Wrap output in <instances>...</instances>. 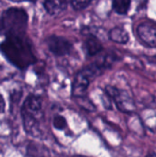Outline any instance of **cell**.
I'll return each mask as SVG.
<instances>
[{"label": "cell", "instance_id": "6da1fadb", "mask_svg": "<svg viewBox=\"0 0 156 157\" xmlns=\"http://www.w3.org/2000/svg\"><path fill=\"white\" fill-rule=\"evenodd\" d=\"M0 52L13 66L24 70L37 62L31 41L27 33L5 36L0 43Z\"/></svg>", "mask_w": 156, "mask_h": 157}, {"label": "cell", "instance_id": "7a4b0ae2", "mask_svg": "<svg viewBox=\"0 0 156 157\" xmlns=\"http://www.w3.org/2000/svg\"><path fill=\"white\" fill-rule=\"evenodd\" d=\"M21 118L24 130L29 135L42 138L45 134V114L40 96L30 94L26 98L21 107Z\"/></svg>", "mask_w": 156, "mask_h": 157}, {"label": "cell", "instance_id": "3957f363", "mask_svg": "<svg viewBox=\"0 0 156 157\" xmlns=\"http://www.w3.org/2000/svg\"><path fill=\"white\" fill-rule=\"evenodd\" d=\"M114 61L115 57L106 55L76 73L72 85L73 97L75 98H83L90 84L105 70L110 68Z\"/></svg>", "mask_w": 156, "mask_h": 157}, {"label": "cell", "instance_id": "277c9868", "mask_svg": "<svg viewBox=\"0 0 156 157\" xmlns=\"http://www.w3.org/2000/svg\"><path fill=\"white\" fill-rule=\"evenodd\" d=\"M28 14L18 7H11L5 10L0 17V35L27 33Z\"/></svg>", "mask_w": 156, "mask_h": 157}, {"label": "cell", "instance_id": "5b68a950", "mask_svg": "<svg viewBox=\"0 0 156 157\" xmlns=\"http://www.w3.org/2000/svg\"><path fill=\"white\" fill-rule=\"evenodd\" d=\"M105 92L113 100L120 111L129 114L133 112L135 109L134 102L126 91L119 89L113 86H107Z\"/></svg>", "mask_w": 156, "mask_h": 157}, {"label": "cell", "instance_id": "8992f818", "mask_svg": "<svg viewBox=\"0 0 156 157\" xmlns=\"http://www.w3.org/2000/svg\"><path fill=\"white\" fill-rule=\"evenodd\" d=\"M49 51L55 56H64L71 52L73 46L71 42L61 36L51 35L45 40Z\"/></svg>", "mask_w": 156, "mask_h": 157}, {"label": "cell", "instance_id": "52a82bcc", "mask_svg": "<svg viewBox=\"0 0 156 157\" xmlns=\"http://www.w3.org/2000/svg\"><path fill=\"white\" fill-rule=\"evenodd\" d=\"M137 34L142 40L148 47H156V22L144 21L137 28Z\"/></svg>", "mask_w": 156, "mask_h": 157}, {"label": "cell", "instance_id": "ba28073f", "mask_svg": "<svg viewBox=\"0 0 156 157\" xmlns=\"http://www.w3.org/2000/svg\"><path fill=\"white\" fill-rule=\"evenodd\" d=\"M67 0H43V6L48 14L56 16L63 12L67 7Z\"/></svg>", "mask_w": 156, "mask_h": 157}, {"label": "cell", "instance_id": "9c48e42d", "mask_svg": "<svg viewBox=\"0 0 156 157\" xmlns=\"http://www.w3.org/2000/svg\"><path fill=\"white\" fill-rule=\"evenodd\" d=\"M101 42L94 36H88L85 41V50L89 56H94L102 51Z\"/></svg>", "mask_w": 156, "mask_h": 157}, {"label": "cell", "instance_id": "30bf717a", "mask_svg": "<svg viewBox=\"0 0 156 157\" xmlns=\"http://www.w3.org/2000/svg\"><path fill=\"white\" fill-rule=\"evenodd\" d=\"M108 37L112 41L120 43V44H125L129 41L128 32L123 28H120V27H116V28L112 29L109 31Z\"/></svg>", "mask_w": 156, "mask_h": 157}, {"label": "cell", "instance_id": "8fae6325", "mask_svg": "<svg viewBox=\"0 0 156 157\" xmlns=\"http://www.w3.org/2000/svg\"><path fill=\"white\" fill-rule=\"evenodd\" d=\"M131 0H113L112 6L114 10L120 15H125L130 10Z\"/></svg>", "mask_w": 156, "mask_h": 157}, {"label": "cell", "instance_id": "7c38bea8", "mask_svg": "<svg viewBox=\"0 0 156 157\" xmlns=\"http://www.w3.org/2000/svg\"><path fill=\"white\" fill-rule=\"evenodd\" d=\"M52 126L57 131H64L67 129V121L63 115L56 114L52 119Z\"/></svg>", "mask_w": 156, "mask_h": 157}, {"label": "cell", "instance_id": "4fadbf2b", "mask_svg": "<svg viewBox=\"0 0 156 157\" xmlns=\"http://www.w3.org/2000/svg\"><path fill=\"white\" fill-rule=\"evenodd\" d=\"M70 1L74 9L81 10L86 8L88 5H90L93 0H70Z\"/></svg>", "mask_w": 156, "mask_h": 157}, {"label": "cell", "instance_id": "5bb4252c", "mask_svg": "<svg viewBox=\"0 0 156 157\" xmlns=\"http://www.w3.org/2000/svg\"><path fill=\"white\" fill-rule=\"evenodd\" d=\"M6 109V102L4 97L0 94V114H3Z\"/></svg>", "mask_w": 156, "mask_h": 157}, {"label": "cell", "instance_id": "9a60e30c", "mask_svg": "<svg viewBox=\"0 0 156 157\" xmlns=\"http://www.w3.org/2000/svg\"><path fill=\"white\" fill-rule=\"evenodd\" d=\"M8 1H11V2H15V3H18V2H35L37 0H8Z\"/></svg>", "mask_w": 156, "mask_h": 157}, {"label": "cell", "instance_id": "2e32d148", "mask_svg": "<svg viewBox=\"0 0 156 157\" xmlns=\"http://www.w3.org/2000/svg\"><path fill=\"white\" fill-rule=\"evenodd\" d=\"M147 157H156V154H150Z\"/></svg>", "mask_w": 156, "mask_h": 157}]
</instances>
